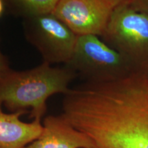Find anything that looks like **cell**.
Segmentation results:
<instances>
[{
	"instance_id": "obj_1",
	"label": "cell",
	"mask_w": 148,
	"mask_h": 148,
	"mask_svg": "<svg viewBox=\"0 0 148 148\" xmlns=\"http://www.w3.org/2000/svg\"><path fill=\"white\" fill-rule=\"evenodd\" d=\"M92 139L97 148H148V84L109 101L94 124Z\"/></svg>"
},
{
	"instance_id": "obj_2",
	"label": "cell",
	"mask_w": 148,
	"mask_h": 148,
	"mask_svg": "<svg viewBox=\"0 0 148 148\" xmlns=\"http://www.w3.org/2000/svg\"><path fill=\"white\" fill-rule=\"evenodd\" d=\"M76 77L65 65L53 66L45 62L23 71L10 68L0 73V103L10 112L25 111L32 120L41 121L47 99L56 94H66Z\"/></svg>"
},
{
	"instance_id": "obj_3",
	"label": "cell",
	"mask_w": 148,
	"mask_h": 148,
	"mask_svg": "<svg viewBox=\"0 0 148 148\" xmlns=\"http://www.w3.org/2000/svg\"><path fill=\"white\" fill-rule=\"evenodd\" d=\"M101 38L120 53L134 73L148 77V16L122 0Z\"/></svg>"
},
{
	"instance_id": "obj_4",
	"label": "cell",
	"mask_w": 148,
	"mask_h": 148,
	"mask_svg": "<svg viewBox=\"0 0 148 148\" xmlns=\"http://www.w3.org/2000/svg\"><path fill=\"white\" fill-rule=\"evenodd\" d=\"M65 66L88 84L115 82L134 73L120 53L100 37L92 35L77 36L73 54Z\"/></svg>"
},
{
	"instance_id": "obj_5",
	"label": "cell",
	"mask_w": 148,
	"mask_h": 148,
	"mask_svg": "<svg viewBox=\"0 0 148 148\" xmlns=\"http://www.w3.org/2000/svg\"><path fill=\"white\" fill-rule=\"evenodd\" d=\"M25 38L41 55L42 62L68 63L77 36L53 14L25 18L23 21Z\"/></svg>"
},
{
	"instance_id": "obj_6",
	"label": "cell",
	"mask_w": 148,
	"mask_h": 148,
	"mask_svg": "<svg viewBox=\"0 0 148 148\" xmlns=\"http://www.w3.org/2000/svg\"><path fill=\"white\" fill-rule=\"evenodd\" d=\"M122 0H58L53 14L76 36H102Z\"/></svg>"
},
{
	"instance_id": "obj_7",
	"label": "cell",
	"mask_w": 148,
	"mask_h": 148,
	"mask_svg": "<svg viewBox=\"0 0 148 148\" xmlns=\"http://www.w3.org/2000/svg\"><path fill=\"white\" fill-rule=\"evenodd\" d=\"M42 132L24 148H97L86 135L79 132L60 114L44 119Z\"/></svg>"
},
{
	"instance_id": "obj_8",
	"label": "cell",
	"mask_w": 148,
	"mask_h": 148,
	"mask_svg": "<svg viewBox=\"0 0 148 148\" xmlns=\"http://www.w3.org/2000/svg\"><path fill=\"white\" fill-rule=\"evenodd\" d=\"M26 113L29 112L6 113L0 103V148H24L40 136L43 129L41 121H21V116Z\"/></svg>"
},
{
	"instance_id": "obj_9",
	"label": "cell",
	"mask_w": 148,
	"mask_h": 148,
	"mask_svg": "<svg viewBox=\"0 0 148 148\" xmlns=\"http://www.w3.org/2000/svg\"><path fill=\"white\" fill-rule=\"evenodd\" d=\"M10 13L23 19L51 14L58 0H10L4 1Z\"/></svg>"
},
{
	"instance_id": "obj_10",
	"label": "cell",
	"mask_w": 148,
	"mask_h": 148,
	"mask_svg": "<svg viewBox=\"0 0 148 148\" xmlns=\"http://www.w3.org/2000/svg\"><path fill=\"white\" fill-rule=\"evenodd\" d=\"M131 4L148 16V0H130Z\"/></svg>"
},
{
	"instance_id": "obj_11",
	"label": "cell",
	"mask_w": 148,
	"mask_h": 148,
	"mask_svg": "<svg viewBox=\"0 0 148 148\" xmlns=\"http://www.w3.org/2000/svg\"><path fill=\"white\" fill-rule=\"evenodd\" d=\"M9 69H10V67L8 59L0 49V73L7 71Z\"/></svg>"
},
{
	"instance_id": "obj_12",
	"label": "cell",
	"mask_w": 148,
	"mask_h": 148,
	"mask_svg": "<svg viewBox=\"0 0 148 148\" xmlns=\"http://www.w3.org/2000/svg\"><path fill=\"white\" fill-rule=\"evenodd\" d=\"M5 7V1H2V0H0V16L3 14V11H4Z\"/></svg>"
}]
</instances>
